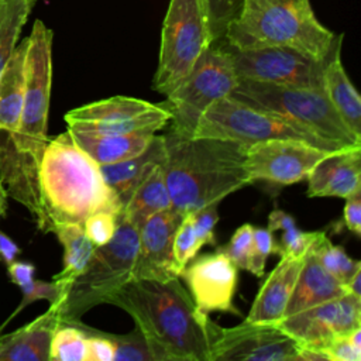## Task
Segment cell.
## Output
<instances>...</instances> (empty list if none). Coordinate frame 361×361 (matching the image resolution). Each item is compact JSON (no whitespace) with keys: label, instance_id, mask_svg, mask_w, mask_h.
Wrapping results in <instances>:
<instances>
[{"label":"cell","instance_id":"obj_12","mask_svg":"<svg viewBox=\"0 0 361 361\" xmlns=\"http://www.w3.org/2000/svg\"><path fill=\"white\" fill-rule=\"evenodd\" d=\"M221 44L231 56L238 79L323 90L324 61L285 47L235 49L224 41Z\"/></svg>","mask_w":361,"mask_h":361},{"label":"cell","instance_id":"obj_2","mask_svg":"<svg viewBox=\"0 0 361 361\" xmlns=\"http://www.w3.org/2000/svg\"><path fill=\"white\" fill-rule=\"evenodd\" d=\"M52 30L35 20L27 37L25 87L20 123L8 157L0 166L8 197L23 204L38 228L49 233L39 192V162L48 142L52 85Z\"/></svg>","mask_w":361,"mask_h":361},{"label":"cell","instance_id":"obj_43","mask_svg":"<svg viewBox=\"0 0 361 361\" xmlns=\"http://www.w3.org/2000/svg\"><path fill=\"white\" fill-rule=\"evenodd\" d=\"M296 227V220L292 214L281 210V209H274L269 216H268V230L269 231H278V230H288Z\"/></svg>","mask_w":361,"mask_h":361},{"label":"cell","instance_id":"obj_34","mask_svg":"<svg viewBox=\"0 0 361 361\" xmlns=\"http://www.w3.org/2000/svg\"><path fill=\"white\" fill-rule=\"evenodd\" d=\"M107 336L116 347L114 361H154L148 343L137 326L130 333Z\"/></svg>","mask_w":361,"mask_h":361},{"label":"cell","instance_id":"obj_47","mask_svg":"<svg viewBox=\"0 0 361 361\" xmlns=\"http://www.w3.org/2000/svg\"><path fill=\"white\" fill-rule=\"evenodd\" d=\"M27 1H28V3H31V4H32V6H34V4H35V1H37V0H27Z\"/></svg>","mask_w":361,"mask_h":361},{"label":"cell","instance_id":"obj_35","mask_svg":"<svg viewBox=\"0 0 361 361\" xmlns=\"http://www.w3.org/2000/svg\"><path fill=\"white\" fill-rule=\"evenodd\" d=\"M252 227L254 226L250 223L240 226L231 235L230 241L217 248V251L228 257L237 269L250 271L252 261Z\"/></svg>","mask_w":361,"mask_h":361},{"label":"cell","instance_id":"obj_8","mask_svg":"<svg viewBox=\"0 0 361 361\" xmlns=\"http://www.w3.org/2000/svg\"><path fill=\"white\" fill-rule=\"evenodd\" d=\"M193 137L234 140L245 147L274 138H292L331 152L348 148L324 140L283 117L250 107L230 96L221 97L207 107L196 126Z\"/></svg>","mask_w":361,"mask_h":361},{"label":"cell","instance_id":"obj_21","mask_svg":"<svg viewBox=\"0 0 361 361\" xmlns=\"http://www.w3.org/2000/svg\"><path fill=\"white\" fill-rule=\"evenodd\" d=\"M61 323L58 309L49 305L31 323L0 337V361H49L52 336Z\"/></svg>","mask_w":361,"mask_h":361},{"label":"cell","instance_id":"obj_17","mask_svg":"<svg viewBox=\"0 0 361 361\" xmlns=\"http://www.w3.org/2000/svg\"><path fill=\"white\" fill-rule=\"evenodd\" d=\"M182 214L172 206L148 217L138 227V252L133 278L168 281L179 278L173 255V237Z\"/></svg>","mask_w":361,"mask_h":361},{"label":"cell","instance_id":"obj_46","mask_svg":"<svg viewBox=\"0 0 361 361\" xmlns=\"http://www.w3.org/2000/svg\"><path fill=\"white\" fill-rule=\"evenodd\" d=\"M7 199H8V195H7V190H6V186L3 183V179H1V173H0V219L4 216L6 213V209H7Z\"/></svg>","mask_w":361,"mask_h":361},{"label":"cell","instance_id":"obj_25","mask_svg":"<svg viewBox=\"0 0 361 361\" xmlns=\"http://www.w3.org/2000/svg\"><path fill=\"white\" fill-rule=\"evenodd\" d=\"M78 147L97 165L118 162L141 154L152 141L155 131L142 130L130 134H89L68 128Z\"/></svg>","mask_w":361,"mask_h":361},{"label":"cell","instance_id":"obj_29","mask_svg":"<svg viewBox=\"0 0 361 361\" xmlns=\"http://www.w3.org/2000/svg\"><path fill=\"white\" fill-rule=\"evenodd\" d=\"M32 7L27 0H0V73L17 47Z\"/></svg>","mask_w":361,"mask_h":361},{"label":"cell","instance_id":"obj_33","mask_svg":"<svg viewBox=\"0 0 361 361\" xmlns=\"http://www.w3.org/2000/svg\"><path fill=\"white\" fill-rule=\"evenodd\" d=\"M202 247L203 245L199 241V237L193 226L192 213L183 214L173 237V255L179 272L183 271V268L195 258V255Z\"/></svg>","mask_w":361,"mask_h":361},{"label":"cell","instance_id":"obj_28","mask_svg":"<svg viewBox=\"0 0 361 361\" xmlns=\"http://www.w3.org/2000/svg\"><path fill=\"white\" fill-rule=\"evenodd\" d=\"M8 274L11 281L21 289L23 299L20 306L11 313V316L1 324L0 331L4 329L6 324H8L23 309H25L28 305H31L35 300L45 299L49 302V305L58 303L61 299V286L52 279L51 282L38 281L34 278L35 267L30 262H23L14 259L11 264L7 265Z\"/></svg>","mask_w":361,"mask_h":361},{"label":"cell","instance_id":"obj_30","mask_svg":"<svg viewBox=\"0 0 361 361\" xmlns=\"http://www.w3.org/2000/svg\"><path fill=\"white\" fill-rule=\"evenodd\" d=\"M49 361H86V333L78 322H62L51 341Z\"/></svg>","mask_w":361,"mask_h":361},{"label":"cell","instance_id":"obj_36","mask_svg":"<svg viewBox=\"0 0 361 361\" xmlns=\"http://www.w3.org/2000/svg\"><path fill=\"white\" fill-rule=\"evenodd\" d=\"M117 214L114 212L100 210L83 221V230L96 247L104 245L113 238L117 228Z\"/></svg>","mask_w":361,"mask_h":361},{"label":"cell","instance_id":"obj_24","mask_svg":"<svg viewBox=\"0 0 361 361\" xmlns=\"http://www.w3.org/2000/svg\"><path fill=\"white\" fill-rule=\"evenodd\" d=\"M165 157L166 149L164 135H154L149 145L141 154L118 162L99 165L100 175L118 199L121 210L135 188L157 165L165 161Z\"/></svg>","mask_w":361,"mask_h":361},{"label":"cell","instance_id":"obj_38","mask_svg":"<svg viewBox=\"0 0 361 361\" xmlns=\"http://www.w3.org/2000/svg\"><path fill=\"white\" fill-rule=\"evenodd\" d=\"M324 231H302L296 227L288 228L281 237V244L278 245L276 254L279 257H305L312 244Z\"/></svg>","mask_w":361,"mask_h":361},{"label":"cell","instance_id":"obj_31","mask_svg":"<svg viewBox=\"0 0 361 361\" xmlns=\"http://www.w3.org/2000/svg\"><path fill=\"white\" fill-rule=\"evenodd\" d=\"M313 247L323 268L344 286H347L354 272L361 268V262L348 257L341 245H334L326 233L314 241Z\"/></svg>","mask_w":361,"mask_h":361},{"label":"cell","instance_id":"obj_27","mask_svg":"<svg viewBox=\"0 0 361 361\" xmlns=\"http://www.w3.org/2000/svg\"><path fill=\"white\" fill-rule=\"evenodd\" d=\"M52 233L63 247V267L62 271L54 276V281L61 286L62 299L71 282L83 271L89 262L96 250V245L86 235L83 226L80 224L56 226Z\"/></svg>","mask_w":361,"mask_h":361},{"label":"cell","instance_id":"obj_39","mask_svg":"<svg viewBox=\"0 0 361 361\" xmlns=\"http://www.w3.org/2000/svg\"><path fill=\"white\" fill-rule=\"evenodd\" d=\"M79 326L86 333V361H114V343L107 333L92 329L79 320Z\"/></svg>","mask_w":361,"mask_h":361},{"label":"cell","instance_id":"obj_16","mask_svg":"<svg viewBox=\"0 0 361 361\" xmlns=\"http://www.w3.org/2000/svg\"><path fill=\"white\" fill-rule=\"evenodd\" d=\"M199 310L240 314L233 305L237 288V267L220 251L193 258L180 272Z\"/></svg>","mask_w":361,"mask_h":361},{"label":"cell","instance_id":"obj_22","mask_svg":"<svg viewBox=\"0 0 361 361\" xmlns=\"http://www.w3.org/2000/svg\"><path fill=\"white\" fill-rule=\"evenodd\" d=\"M341 39L343 35L334 38L330 52L324 58L323 92L344 124L361 140V97L341 63Z\"/></svg>","mask_w":361,"mask_h":361},{"label":"cell","instance_id":"obj_41","mask_svg":"<svg viewBox=\"0 0 361 361\" xmlns=\"http://www.w3.org/2000/svg\"><path fill=\"white\" fill-rule=\"evenodd\" d=\"M327 361H360L361 350H357L348 340L347 334H337L330 338L322 348Z\"/></svg>","mask_w":361,"mask_h":361},{"label":"cell","instance_id":"obj_20","mask_svg":"<svg viewBox=\"0 0 361 361\" xmlns=\"http://www.w3.org/2000/svg\"><path fill=\"white\" fill-rule=\"evenodd\" d=\"M305 257H281L267 276L245 317L250 323H278L290 299Z\"/></svg>","mask_w":361,"mask_h":361},{"label":"cell","instance_id":"obj_3","mask_svg":"<svg viewBox=\"0 0 361 361\" xmlns=\"http://www.w3.org/2000/svg\"><path fill=\"white\" fill-rule=\"evenodd\" d=\"M165 182L172 207L182 216L252 183L245 166L247 147L234 140L185 137L172 130L164 135Z\"/></svg>","mask_w":361,"mask_h":361},{"label":"cell","instance_id":"obj_45","mask_svg":"<svg viewBox=\"0 0 361 361\" xmlns=\"http://www.w3.org/2000/svg\"><path fill=\"white\" fill-rule=\"evenodd\" d=\"M345 288H347L348 292H351L355 296L361 298V268L354 272V275L351 276V279L348 281Z\"/></svg>","mask_w":361,"mask_h":361},{"label":"cell","instance_id":"obj_9","mask_svg":"<svg viewBox=\"0 0 361 361\" xmlns=\"http://www.w3.org/2000/svg\"><path fill=\"white\" fill-rule=\"evenodd\" d=\"M213 44L200 0H171L161 32L158 66L152 89L171 93Z\"/></svg>","mask_w":361,"mask_h":361},{"label":"cell","instance_id":"obj_23","mask_svg":"<svg viewBox=\"0 0 361 361\" xmlns=\"http://www.w3.org/2000/svg\"><path fill=\"white\" fill-rule=\"evenodd\" d=\"M313 244L305 254L303 265L300 268L290 299L283 312V317L299 313L316 305L337 299L348 292L341 282H338L323 268L316 255Z\"/></svg>","mask_w":361,"mask_h":361},{"label":"cell","instance_id":"obj_18","mask_svg":"<svg viewBox=\"0 0 361 361\" xmlns=\"http://www.w3.org/2000/svg\"><path fill=\"white\" fill-rule=\"evenodd\" d=\"M309 197H348L361 190V145L330 152L306 176Z\"/></svg>","mask_w":361,"mask_h":361},{"label":"cell","instance_id":"obj_37","mask_svg":"<svg viewBox=\"0 0 361 361\" xmlns=\"http://www.w3.org/2000/svg\"><path fill=\"white\" fill-rule=\"evenodd\" d=\"M276 251L278 244L274 240L272 231L262 227H252V261L250 272L262 278L268 257L271 254H276Z\"/></svg>","mask_w":361,"mask_h":361},{"label":"cell","instance_id":"obj_42","mask_svg":"<svg viewBox=\"0 0 361 361\" xmlns=\"http://www.w3.org/2000/svg\"><path fill=\"white\" fill-rule=\"evenodd\" d=\"M343 220L351 233L361 237V190L345 197Z\"/></svg>","mask_w":361,"mask_h":361},{"label":"cell","instance_id":"obj_40","mask_svg":"<svg viewBox=\"0 0 361 361\" xmlns=\"http://www.w3.org/2000/svg\"><path fill=\"white\" fill-rule=\"evenodd\" d=\"M192 220L202 245H216L214 226L219 221L217 204H207L196 212H192Z\"/></svg>","mask_w":361,"mask_h":361},{"label":"cell","instance_id":"obj_10","mask_svg":"<svg viewBox=\"0 0 361 361\" xmlns=\"http://www.w3.org/2000/svg\"><path fill=\"white\" fill-rule=\"evenodd\" d=\"M231 56L221 41L213 42L197 59L189 75L166 94L164 104L171 113V130L192 137L202 114L210 104L230 94L237 85Z\"/></svg>","mask_w":361,"mask_h":361},{"label":"cell","instance_id":"obj_13","mask_svg":"<svg viewBox=\"0 0 361 361\" xmlns=\"http://www.w3.org/2000/svg\"><path fill=\"white\" fill-rule=\"evenodd\" d=\"M299 344L276 323L217 326L210 361H296Z\"/></svg>","mask_w":361,"mask_h":361},{"label":"cell","instance_id":"obj_14","mask_svg":"<svg viewBox=\"0 0 361 361\" xmlns=\"http://www.w3.org/2000/svg\"><path fill=\"white\" fill-rule=\"evenodd\" d=\"M330 152L305 141L274 138L247 147L245 166L252 182L293 185L306 179L312 168Z\"/></svg>","mask_w":361,"mask_h":361},{"label":"cell","instance_id":"obj_26","mask_svg":"<svg viewBox=\"0 0 361 361\" xmlns=\"http://www.w3.org/2000/svg\"><path fill=\"white\" fill-rule=\"evenodd\" d=\"M164 162L157 165L144 178L121 210L123 217L137 228L152 214L172 206L171 195L165 182Z\"/></svg>","mask_w":361,"mask_h":361},{"label":"cell","instance_id":"obj_19","mask_svg":"<svg viewBox=\"0 0 361 361\" xmlns=\"http://www.w3.org/2000/svg\"><path fill=\"white\" fill-rule=\"evenodd\" d=\"M27 38L14 48L0 73V166L10 154L17 131L25 87Z\"/></svg>","mask_w":361,"mask_h":361},{"label":"cell","instance_id":"obj_7","mask_svg":"<svg viewBox=\"0 0 361 361\" xmlns=\"http://www.w3.org/2000/svg\"><path fill=\"white\" fill-rule=\"evenodd\" d=\"M250 107L296 123L313 134L344 147L361 145L323 90L238 79L228 94Z\"/></svg>","mask_w":361,"mask_h":361},{"label":"cell","instance_id":"obj_15","mask_svg":"<svg viewBox=\"0 0 361 361\" xmlns=\"http://www.w3.org/2000/svg\"><path fill=\"white\" fill-rule=\"evenodd\" d=\"M298 344L322 348L337 334H347L361 324L358 302L350 295L282 317L276 323Z\"/></svg>","mask_w":361,"mask_h":361},{"label":"cell","instance_id":"obj_1","mask_svg":"<svg viewBox=\"0 0 361 361\" xmlns=\"http://www.w3.org/2000/svg\"><path fill=\"white\" fill-rule=\"evenodd\" d=\"M104 303L133 317L154 361H210L217 324L197 309L179 278H131Z\"/></svg>","mask_w":361,"mask_h":361},{"label":"cell","instance_id":"obj_5","mask_svg":"<svg viewBox=\"0 0 361 361\" xmlns=\"http://www.w3.org/2000/svg\"><path fill=\"white\" fill-rule=\"evenodd\" d=\"M334 38L310 0H243L221 41L235 49L285 47L324 61Z\"/></svg>","mask_w":361,"mask_h":361},{"label":"cell","instance_id":"obj_4","mask_svg":"<svg viewBox=\"0 0 361 361\" xmlns=\"http://www.w3.org/2000/svg\"><path fill=\"white\" fill-rule=\"evenodd\" d=\"M38 178L49 233L62 224L83 226L86 217L100 210L121 213L99 165L78 147L68 130L48 140Z\"/></svg>","mask_w":361,"mask_h":361},{"label":"cell","instance_id":"obj_11","mask_svg":"<svg viewBox=\"0 0 361 361\" xmlns=\"http://www.w3.org/2000/svg\"><path fill=\"white\" fill-rule=\"evenodd\" d=\"M171 113L162 103L114 96L69 110L65 121L69 130L89 134H130L142 130L159 131L171 121Z\"/></svg>","mask_w":361,"mask_h":361},{"label":"cell","instance_id":"obj_44","mask_svg":"<svg viewBox=\"0 0 361 361\" xmlns=\"http://www.w3.org/2000/svg\"><path fill=\"white\" fill-rule=\"evenodd\" d=\"M20 252L18 245L0 230V261L6 265L11 264Z\"/></svg>","mask_w":361,"mask_h":361},{"label":"cell","instance_id":"obj_6","mask_svg":"<svg viewBox=\"0 0 361 361\" xmlns=\"http://www.w3.org/2000/svg\"><path fill=\"white\" fill-rule=\"evenodd\" d=\"M138 252V228L121 213L113 238L96 247L83 271L71 282L63 298L52 305L65 323L78 322L92 307L106 299L133 278Z\"/></svg>","mask_w":361,"mask_h":361},{"label":"cell","instance_id":"obj_32","mask_svg":"<svg viewBox=\"0 0 361 361\" xmlns=\"http://www.w3.org/2000/svg\"><path fill=\"white\" fill-rule=\"evenodd\" d=\"M206 13L212 41H221L228 24L237 17L243 0H200Z\"/></svg>","mask_w":361,"mask_h":361}]
</instances>
